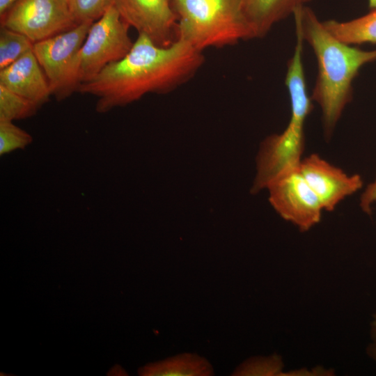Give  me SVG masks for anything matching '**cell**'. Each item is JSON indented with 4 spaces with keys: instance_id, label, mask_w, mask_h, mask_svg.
I'll return each mask as SVG.
<instances>
[{
    "instance_id": "cell-1",
    "label": "cell",
    "mask_w": 376,
    "mask_h": 376,
    "mask_svg": "<svg viewBox=\"0 0 376 376\" xmlns=\"http://www.w3.org/2000/svg\"><path fill=\"white\" fill-rule=\"evenodd\" d=\"M204 60L203 52L182 38L162 47L139 33L125 56L81 84L77 92L97 97L96 110L104 113L148 93L175 90L195 75Z\"/></svg>"
},
{
    "instance_id": "cell-2",
    "label": "cell",
    "mask_w": 376,
    "mask_h": 376,
    "mask_svg": "<svg viewBox=\"0 0 376 376\" xmlns=\"http://www.w3.org/2000/svg\"><path fill=\"white\" fill-rule=\"evenodd\" d=\"M293 17L316 57L318 74L311 97L320 108L324 135L329 139L352 98L354 78L364 65L376 61V49L363 50L339 40L307 6L296 10Z\"/></svg>"
},
{
    "instance_id": "cell-3",
    "label": "cell",
    "mask_w": 376,
    "mask_h": 376,
    "mask_svg": "<svg viewBox=\"0 0 376 376\" xmlns=\"http://www.w3.org/2000/svg\"><path fill=\"white\" fill-rule=\"evenodd\" d=\"M178 37L203 52L253 39L242 0H171Z\"/></svg>"
},
{
    "instance_id": "cell-4",
    "label": "cell",
    "mask_w": 376,
    "mask_h": 376,
    "mask_svg": "<svg viewBox=\"0 0 376 376\" xmlns=\"http://www.w3.org/2000/svg\"><path fill=\"white\" fill-rule=\"evenodd\" d=\"M129 28L113 5L92 24L73 65L72 84L75 92L81 84L127 55L134 43Z\"/></svg>"
},
{
    "instance_id": "cell-5",
    "label": "cell",
    "mask_w": 376,
    "mask_h": 376,
    "mask_svg": "<svg viewBox=\"0 0 376 376\" xmlns=\"http://www.w3.org/2000/svg\"><path fill=\"white\" fill-rule=\"evenodd\" d=\"M93 23H81L33 45V53L47 79L52 95L57 100L75 92L72 84L75 60Z\"/></svg>"
},
{
    "instance_id": "cell-6",
    "label": "cell",
    "mask_w": 376,
    "mask_h": 376,
    "mask_svg": "<svg viewBox=\"0 0 376 376\" xmlns=\"http://www.w3.org/2000/svg\"><path fill=\"white\" fill-rule=\"evenodd\" d=\"M77 25L69 0H18L0 17V26L25 35L33 43Z\"/></svg>"
},
{
    "instance_id": "cell-7",
    "label": "cell",
    "mask_w": 376,
    "mask_h": 376,
    "mask_svg": "<svg viewBox=\"0 0 376 376\" xmlns=\"http://www.w3.org/2000/svg\"><path fill=\"white\" fill-rule=\"evenodd\" d=\"M266 189L274 210L301 232L309 230L320 221L324 209L299 167L282 173Z\"/></svg>"
},
{
    "instance_id": "cell-8",
    "label": "cell",
    "mask_w": 376,
    "mask_h": 376,
    "mask_svg": "<svg viewBox=\"0 0 376 376\" xmlns=\"http://www.w3.org/2000/svg\"><path fill=\"white\" fill-rule=\"evenodd\" d=\"M305 146L304 127L288 123L279 134L261 143L251 193L256 194L285 171L299 167Z\"/></svg>"
},
{
    "instance_id": "cell-9",
    "label": "cell",
    "mask_w": 376,
    "mask_h": 376,
    "mask_svg": "<svg viewBox=\"0 0 376 376\" xmlns=\"http://www.w3.org/2000/svg\"><path fill=\"white\" fill-rule=\"evenodd\" d=\"M123 21L155 44L166 47L178 38V16L171 0H113Z\"/></svg>"
},
{
    "instance_id": "cell-10",
    "label": "cell",
    "mask_w": 376,
    "mask_h": 376,
    "mask_svg": "<svg viewBox=\"0 0 376 376\" xmlns=\"http://www.w3.org/2000/svg\"><path fill=\"white\" fill-rule=\"evenodd\" d=\"M299 171L324 211H334L339 203L363 185L361 175L347 174L315 153L302 159Z\"/></svg>"
},
{
    "instance_id": "cell-11",
    "label": "cell",
    "mask_w": 376,
    "mask_h": 376,
    "mask_svg": "<svg viewBox=\"0 0 376 376\" xmlns=\"http://www.w3.org/2000/svg\"><path fill=\"white\" fill-rule=\"evenodd\" d=\"M0 85L40 107L52 95L49 82L33 50L0 70Z\"/></svg>"
},
{
    "instance_id": "cell-12",
    "label": "cell",
    "mask_w": 376,
    "mask_h": 376,
    "mask_svg": "<svg viewBox=\"0 0 376 376\" xmlns=\"http://www.w3.org/2000/svg\"><path fill=\"white\" fill-rule=\"evenodd\" d=\"M311 0H242V9L253 38L265 36L278 22L293 15Z\"/></svg>"
},
{
    "instance_id": "cell-13",
    "label": "cell",
    "mask_w": 376,
    "mask_h": 376,
    "mask_svg": "<svg viewBox=\"0 0 376 376\" xmlns=\"http://www.w3.org/2000/svg\"><path fill=\"white\" fill-rule=\"evenodd\" d=\"M148 376H209L214 374L210 362L195 354L184 353L148 364L139 370Z\"/></svg>"
},
{
    "instance_id": "cell-14",
    "label": "cell",
    "mask_w": 376,
    "mask_h": 376,
    "mask_svg": "<svg viewBox=\"0 0 376 376\" xmlns=\"http://www.w3.org/2000/svg\"><path fill=\"white\" fill-rule=\"evenodd\" d=\"M323 24L334 37L346 44L376 43V9L349 21L329 19Z\"/></svg>"
},
{
    "instance_id": "cell-15",
    "label": "cell",
    "mask_w": 376,
    "mask_h": 376,
    "mask_svg": "<svg viewBox=\"0 0 376 376\" xmlns=\"http://www.w3.org/2000/svg\"><path fill=\"white\" fill-rule=\"evenodd\" d=\"M33 45L25 35L0 26V70L33 50Z\"/></svg>"
},
{
    "instance_id": "cell-16",
    "label": "cell",
    "mask_w": 376,
    "mask_h": 376,
    "mask_svg": "<svg viewBox=\"0 0 376 376\" xmlns=\"http://www.w3.org/2000/svg\"><path fill=\"white\" fill-rule=\"evenodd\" d=\"M40 108L31 100L0 85V121H12L34 115Z\"/></svg>"
},
{
    "instance_id": "cell-17",
    "label": "cell",
    "mask_w": 376,
    "mask_h": 376,
    "mask_svg": "<svg viewBox=\"0 0 376 376\" xmlns=\"http://www.w3.org/2000/svg\"><path fill=\"white\" fill-rule=\"evenodd\" d=\"M69 1L71 13L78 24L86 22H95L113 3V0H69Z\"/></svg>"
},
{
    "instance_id": "cell-18",
    "label": "cell",
    "mask_w": 376,
    "mask_h": 376,
    "mask_svg": "<svg viewBox=\"0 0 376 376\" xmlns=\"http://www.w3.org/2000/svg\"><path fill=\"white\" fill-rule=\"evenodd\" d=\"M31 136L12 121H0V154L22 149L31 143Z\"/></svg>"
},
{
    "instance_id": "cell-19",
    "label": "cell",
    "mask_w": 376,
    "mask_h": 376,
    "mask_svg": "<svg viewBox=\"0 0 376 376\" xmlns=\"http://www.w3.org/2000/svg\"><path fill=\"white\" fill-rule=\"evenodd\" d=\"M283 363L278 356L252 358L242 363L233 375H274L281 373Z\"/></svg>"
},
{
    "instance_id": "cell-20",
    "label": "cell",
    "mask_w": 376,
    "mask_h": 376,
    "mask_svg": "<svg viewBox=\"0 0 376 376\" xmlns=\"http://www.w3.org/2000/svg\"><path fill=\"white\" fill-rule=\"evenodd\" d=\"M376 202V175L373 182L368 185L359 200V206L368 214L372 213V205Z\"/></svg>"
},
{
    "instance_id": "cell-21",
    "label": "cell",
    "mask_w": 376,
    "mask_h": 376,
    "mask_svg": "<svg viewBox=\"0 0 376 376\" xmlns=\"http://www.w3.org/2000/svg\"><path fill=\"white\" fill-rule=\"evenodd\" d=\"M367 354L376 363V312L370 324V342L367 346Z\"/></svg>"
},
{
    "instance_id": "cell-22",
    "label": "cell",
    "mask_w": 376,
    "mask_h": 376,
    "mask_svg": "<svg viewBox=\"0 0 376 376\" xmlns=\"http://www.w3.org/2000/svg\"><path fill=\"white\" fill-rule=\"evenodd\" d=\"M17 1L0 0V17H3Z\"/></svg>"
},
{
    "instance_id": "cell-23",
    "label": "cell",
    "mask_w": 376,
    "mask_h": 376,
    "mask_svg": "<svg viewBox=\"0 0 376 376\" xmlns=\"http://www.w3.org/2000/svg\"><path fill=\"white\" fill-rule=\"evenodd\" d=\"M368 6L370 10L376 9V0H368Z\"/></svg>"
}]
</instances>
